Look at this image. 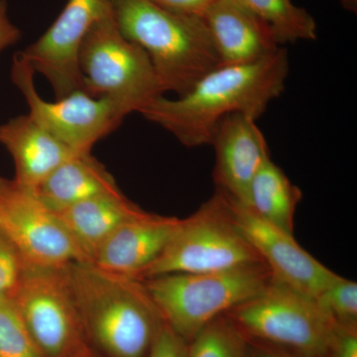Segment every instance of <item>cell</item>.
<instances>
[{"instance_id": "1", "label": "cell", "mask_w": 357, "mask_h": 357, "mask_svg": "<svg viewBox=\"0 0 357 357\" xmlns=\"http://www.w3.org/2000/svg\"><path fill=\"white\" fill-rule=\"evenodd\" d=\"M290 70L287 51L244 65H220L184 96H161L141 114L175 136L185 147L211 144L218 124L231 114L257 121L285 89Z\"/></svg>"}, {"instance_id": "2", "label": "cell", "mask_w": 357, "mask_h": 357, "mask_svg": "<svg viewBox=\"0 0 357 357\" xmlns=\"http://www.w3.org/2000/svg\"><path fill=\"white\" fill-rule=\"evenodd\" d=\"M84 330L98 356L148 357L163 319L142 282L89 262L68 266Z\"/></svg>"}, {"instance_id": "3", "label": "cell", "mask_w": 357, "mask_h": 357, "mask_svg": "<svg viewBox=\"0 0 357 357\" xmlns=\"http://www.w3.org/2000/svg\"><path fill=\"white\" fill-rule=\"evenodd\" d=\"M122 34L147 54L164 93L184 96L220 66L203 18L167 10L151 0H110Z\"/></svg>"}, {"instance_id": "4", "label": "cell", "mask_w": 357, "mask_h": 357, "mask_svg": "<svg viewBox=\"0 0 357 357\" xmlns=\"http://www.w3.org/2000/svg\"><path fill=\"white\" fill-rule=\"evenodd\" d=\"M273 279L266 264L140 280L167 326L187 344L213 319L261 292Z\"/></svg>"}, {"instance_id": "5", "label": "cell", "mask_w": 357, "mask_h": 357, "mask_svg": "<svg viewBox=\"0 0 357 357\" xmlns=\"http://www.w3.org/2000/svg\"><path fill=\"white\" fill-rule=\"evenodd\" d=\"M84 91L95 98H107L126 115L143 112L164 96L149 57L122 34L112 6L96 21L79 54Z\"/></svg>"}, {"instance_id": "6", "label": "cell", "mask_w": 357, "mask_h": 357, "mask_svg": "<svg viewBox=\"0 0 357 357\" xmlns=\"http://www.w3.org/2000/svg\"><path fill=\"white\" fill-rule=\"evenodd\" d=\"M225 316L246 340L303 357H325L337 326L314 298L274 276L261 292Z\"/></svg>"}, {"instance_id": "7", "label": "cell", "mask_w": 357, "mask_h": 357, "mask_svg": "<svg viewBox=\"0 0 357 357\" xmlns=\"http://www.w3.org/2000/svg\"><path fill=\"white\" fill-rule=\"evenodd\" d=\"M265 264L230 218L227 198L218 191L196 213L182 220L161 255L136 278L211 273Z\"/></svg>"}, {"instance_id": "8", "label": "cell", "mask_w": 357, "mask_h": 357, "mask_svg": "<svg viewBox=\"0 0 357 357\" xmlns=\"http://www.w3.org/2000/svg\"><path fill=\"white\" fill-rule=\"evenodd\" d=\"M68 266H26L11 300L45 357H100L89 344Z\"/></svg>"}, {"instance_id": "9", "label": "cell", "mask_w": 357, "mask_h": 357, "mask_svg": "<svg viewBox=\"0 0 357 357\" xmlns=\"http://www.w3.org/2000/svg\"><path fill=\"white\" fill-rule=\"evenodd\" d=\"M35 75L17 54L11 79L24 96L28 114L75 153H89L96 142L114 131L128 116L109 98H95L82 89L55 102L45 100L37 91Z\"/></svg>"}, {"instance_id": "10", "label": "cell", "mask_w": 357, "mask_h": 357, "mask_svg": "<svg viewBox=\"0 0 357 357\" xmlns=\"http://www.w3.org/2000/svg\"><path fill=\"white\" fill-rule=\"evenodd\" d=\"M0 232L15 248L26 266L61 267L89 262L58 213L33 190L13 178H0Z\"/></svg>"}, {"instance_id": "11", "label": "cell", "mask_w": 357, "mask_h": 357, "mask_svg": "<svg viewBox=\"0 0 357 357\" xmlns=\"http://www.w3.org/2000/svg\"><path fill=\"white\" fill-rule=\"evenodd\" d=\"M112 7L110 0H69L55 22L20 55L42 75L56 100L84 91L79 54L84 38L96 21Z\"/></svg>"}, {"instance_id": "12", "label": "cell", "mask_w": 357, "mask_h": 357, "mask_svg": "<svg viewBox=\"0 0 357 357\" xmlns=\"http://www.w3.org/2000/svg\"><path fill=\"white\" fill-rule=\"evenodd\" d=\"M225 196L232 222L277 280L314 299L340 277L301 248L293 234L260 220L243 204Z\"/></svg>"}, {"instance_id": "13", "label": "cell", "mask_w": 357, "mask_h": 357, "mask_svg": "<svg viewBox=\"0 0 357 357\" xmlns=\"http://www.w3.org/2000/svg\"><path fill=\"white\" fill-rule=\"evenodd\" d=\"M211 144L215 151L213 180L218 191L243 204L253 178L271 159L264 134L252 117L231 114L218 124Z\"/></svg>"}, {"instance_id": "14", "label": "cell", "mask_w": 357, "mask_h": 357, "mask_svg": "<svg viewBox=\"0 0 357 357\" xmlns=\"http://www.w3.org/2000/svg\"><path fill=\"white\" fill-rule=\"evenodd\" d=\"M182 220L144 213L122 225L100 246L93 264L109 272L136 279L165 249Z\"/></svg>"}, {"instance_id": "15", "label": "cell", "mask_w": 357, "mask_h": 357, "mask_svg": "<svg viewBox=\"0 0 357 357\" xmlns=\"http://www.w3.org/2000/svg\"><path fill=\"white\" fill-rule=\"evenodd\" d=\"M220 65H244L281 48L269 30L236 0H218L203 16Z\"/></svg>"}, {"instance_id": "16", "label": "cell", "mask_w": 357, "mask_h": 357, "mask_svg": "<svg viewBox=\"0 0 357 357\" xmlns=\"http://www.w3.org/2000/svg\"><path fill=\"white\" fill-rule=\"evenodd\" d=\"M0 144L13 157L15 167L13 180L33 191L59 166L77 155L29 114L13 117L0 126Z\"/></svg>"}, {"instance_id": "17", "label": "cell", "mask_w": 357, "mask_h": 357, "mask_svg": "<svg viewBox=\"0 0 357 357\" xmlns=\"http://www.w3.org/2000/svg\"><path fill=\"white\" fill-rule=\"evenodd\" d=\"M34 192L55 213L96 197L122 192L114 176L91 152L70 157Z\"/></svg>"}, {"instance_id": "18", "label": "cell", "mask_w": 357, "mask_h": 357, "mask_svg": "<svg viewBox=\"0 0 357 357\" xmlns=\"http://www.w3.org/2000/svg\"><path fill=\"white\" fill-rule=\"evenodd\" d=\"M79 248L93 263L100 246L124 223L146 211L123 192L96 197L57 213Z\"/></svg>"}, {"instance_id": "19", "label": "cell", "mask_w": 357, "mask_h": 357, "mask_svg": "<svg viewBox=\"0 0 357 357\" xmlns=\"http://www.w3.org/2000/svg\"><path fill=\"white\" fill-rule=\"evenodd\" d=\"M301 199L299 188L269 159L253 178L243 206L260 220L293 234L294 217Z\"/></svg>"}, {"instance_id": "20", "label": "cell", "mask_w": 357, "mask_h": 357, "mask_svg": "<svg viewBox=\"0 0 357 357\" xmlns=\"http://www.w3.org/2000/svg\"><path fill=\"white\" fill-rule=\"evenodd\" d=\"M269 30L277 44L316 40L317 23L292 0H236Z\"/></svg>"}, {"instance_id": "21", "label": "cell", "mask_w": 357, "mask_h": 357, "mask_svg": "<svg viewBox=\"0 0 357 357\" xmlns=\"http://www.w3.org/2000/svg\"><path fill=\"white\" fill-rule=\"evenodd\" d=\"M245 337L227 317H218L188 344L187 357H246Z\"/></svg>"}, {"instance_id": "22", "label": "cell", "mask_w": 357, "mask_h": 357, "mask_svg": "<svg viewBox=\"0 0 357 357\" xmlns=\"http://www.w3.org/2000/svg\"><path fill=\"white\" fill-rule=\"evenodd\" d=\"M0 357H45L13 300L0 302Z\"/></svg>"}, {"instance_id": "23", "label": "cell", "mask_w": 357, "mask_h": 357, "mask_svg": "<svg viewBox=\"0 0 357 357\" xmlns=\"http://www.w3.org/2000/svg\"><path fill=\"white\" fill-rule=\"evenodd\" d=\"M321 311L333 323L357 328V284L340 276L314 298Z\"/></svg>"}, {"instance_id": "24", "label": "cell", "mask_w": 357, "mask_h": 357, "mask_svg": "<svg viewBox=\"0 0 357 357\" xmlns=\"http://www.w3.org/2000/svg\"><path fill=\"white\" fill-rule=\"evenodd\" d=\"M25 267L20 253L0 232V302L13 299Z\"/></svg>"}, {"instance_id": "25", "label": "cell", "mask_w": 357, "mask_h": 357, "mask_svg": "<svg viewBox=\"0 0 357 357\" xmlns=\"http://www.w3.org/2000/svg\"><path fill=\"white\" fill-rule=\"evenodd\" d=\"M187 342L163 321L148 357H187Z\"/></svg>"}, {"instance_id": "26", "label": "cell", "mask_w": 357, "mask_h": 357, "mask_svg": "<svg viewBox=\"0 0 357 357\" xmlns=\"http://www.w3.org/2000/svg\"><path fill=\"white\" fill-rule=\"evenodd\" d=\"M325 357H357V328L335 326Z\"/></svg>"}, {"instance_id": "27", "label": "cell", "mask_w": 357, "mask_h": 357, "mask_svg": "<svg viewBox=\"0 0 357 357\" xmlns=\"http://www.w3.org/2000/svg\"><path fill=\"white\" fill-rule=\"evenodd\" d=\"M167 10L203 18L206 11L218 0H151Z\"/></svg>"}, {"instance_id": "28", "label": "cell", "mask_w": 357, "mask_h": 357, "mask_svg": "<svg viewBox=\"0 0 357 357\" xmlns=\"http://www.w3.org/2000/svg\"><path fill=\"white\" fill-rule=\"evenodd\" d=\"M20 37V30L11 22L7 13L6 0H0V53L17 43Z\"/></svg>"}, {"instance_id": "29", "label": "cell", "mask_w": 357, "mask_h": 357, "mask_svg": "<svg viewBox=\"0 0 357 357\" xmlns=\"http://www.w3.org/2000/svg\"><path fill=\"white\" fill-rule=\"evenodd\" d=\"M246 340V338H245ZM246 357H303L297 354H290L270 345L260 344V342H251L246 340Z\"/></svg>"}, {"instance_id": "30", "label": "cell", "mask_w": 357, "mask_h": 357, "mask_svg": "<svg viewBox=\"0 0 357 357\" xmlns=\"http://www.w3.org/2000/svg\"><path fill=\"white\" fill-rule=\"evenodd\" d=\"M342 6L347 10L352 11V13H356L357 9V0H340Z\"/></svg>"}]
</instances>
